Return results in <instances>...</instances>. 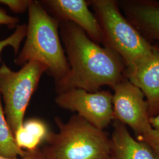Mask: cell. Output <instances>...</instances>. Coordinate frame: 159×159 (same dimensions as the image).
<instances>
[{
    "instance_id": "cell-10",
    "label": "cell",
    "mask_w": 159,
    "mask_h": 159,
    "mask_svg": "<svg viewBox=\"0 0 159 159\" xmlns=\"http://www.w3.org/2000/svg\"><path fill=\"white\" fill-rule=\"evenodd\" d=\"M125 77L142 91L148 104L149 117L159 114V49L132 70H125Z\"/></svg>"
},
{
    "instance_id": "cell-8",
    "label": "cell",
    "mask_w": 159,
    "mask_h": 159,
    "mask_svg": "<svg viewBox=\"0 0 159 159\" xmlns=\"http://www.w3.org/2000/svg\"><path fill=\"white\" fill-rule=\"evenodd\" d=\"M40 2L58 21H70L85 31L92 41L100 45L102 33L95 15L84 0H46Z\"/></svg>"
},
{
    "instance_id": "cell-13",
    "label": "cell",
    "mask_w": 159,
    "mask_h": 159,
    "mask_svg": "<svg viewBox=\"0 0 159 159\" xmlns=\"http://www.w3.org/2000/svg\"><path fill=\"white\" fill-rule=\"evenodd\" d=\"M27 25L23 24L18 25L15 31L4 40L0 41V57L1 52L8 46L12 47L14 53L17 55L21 46V42L26 37Z\"/></svg>"
},
{
    "instance_id": "cell-9",
    "label": "cell",
    "mask_w": 159,
    "mask_h": 159,
    "mask_svg": "<svg viewBox=\"0 0 159 159\" xmlns=\"http://www.w3.org/2000/svg\"><path fill=\"white\" fill-rule=\"evenodd\" d=\"M120 8L125 18L150 43L159 45V1L120 0Z\"/></svg>"
},
{
    "instance_id": "cell-4",
    "label": "cell",
    "mask_w": 159,
    "mask_h": 159,
    "mask_svg": "<svg viewBox=\"0 0 159 159\" xmlns=\"http://www.w3.org/2000/svg\"><path fill=\"white\" fill-rule=\"evenodd\" d=\"M58 133L50 132L41 149L46 159H110L111 140L78 114L63 122L54 118Z\"/></svg>"
},
{
    "instance_id": "cell-12",
    "label": "cell",
    "mask_w": 159,
    "mask_h": 159,
    "mask_svg": "<svg viewBox=\"0 0 159 159\" xmlns=\"http://www.w3.org/2000/svg\"><path fill=\"white\" fill-rule=\"evenodd\" d=\"M27 153L28 151L21 149L16 143L14 134L6 119L0 93V156L17 159L23 157Z\"/></svg>"
},
{
    "instance_id": "cell-1",
    "label": "cell",
    "mask_w": 159,
    "mask_h": 159,
    "mask_svg": "<svg viewBox=\"0 0 159 159\" xmlns=\"http://www.w3.org/2000/svg\"><path fill=\"white\" fill-rule=\"evenodd\" d=\"M59 29L70 69L63 79L55 83L57 94L73 89L93 93L104 85L111 88L126 77L121 58L92 41L79 26L60 21Z\"/></svg>"
},
{
    "instance_id": "cell-5",
    "label": "cell",
    "mask_w": 159,
    "mask_h": 159,
    "mask_svg": "<svg viewBox=\"0 0 159 159\" xmlns=\"http://www.w3.org/2000/svg\"><path fill=\"white\" fill-rule=\"evenodd\" d=\"M44 73L46 66L37 61L26 63L18 71H12L5 63L0 67V93L6 119L14 136L23 125L30 101Z\"/></svg>"
},
{
    "instance_id": "cell-15",
    "label": "cell",
    "mask_w": 159,
    "mask_h": 159,
    "mask_svg": "<svg viewBox=\"0 0 159 159\" xmlns=\"http://www.w3.org/2000/svg\"><path fill=\"white\" fill-rule=\"evenodd\" d=\"M138 140L145 143L159 159V130L152 129Z\"/></svg>"
},
{
    "instance_id": "cell-3",
    "label": "cell",
    "mask_w": 159,
    "mask_h": 159,
    "mask_svg": "<svg viewBox=\"0 0 159 159\" xmlns=\"http://www.w3.org/2000/svg\"><path fill=\"white\" fill-rule=\"evenodd\" d=\"M95 13L102 33L103 47L113 51L132 70L149 57L156 47L146 40L121 12L119 1H88Z\"/></svg>"
},
{
    "instance_id": "cell-6",
    "label": "cell",
    "mask_w": 159,
    "mask_h": 159,
    "mask_svg": "<svg viewBox=\"0 0 159 159\" xmlns=\"http://www.w3.org/2000/svg\"><path fill=\"white\" fill-rule=\"evenodd\" d=\"M55 102L61 108L78 115L97 129L103 130L114 120L113 94L102 90L89 92L73 89L57 94Z\"/></svg>"
},
{
    "instance_id": "cell-19",
    "label": "cell",
    "mask_w": 159,
    "mask_h": 159,
    "mask_svg": "<svg viewBox=\"0 0 159 159\" xmlns=\"http://www.w3.org/2000/svg\"><path fill=\"white\" fill-rule=\"evenodd\" d=\"M149 123L154 130H159V114L149 117Z\"/></svg>"
},
{
    "instance_id": "cell-18",
    "label": "cell",
    "mask_w": 159,
    "mask_h": 159,
    "mask_svg": "<svg viewBox=\"0 0 159 159\" xmlns=\"http://www.w3.org/2000/svg\"><path fill=\"white\" fill-rule=\"evenodd\" d=\"M0 159H46L41 149L36 148L33 151H28V153L23 157H18L17 159H10L0 156Z\"/></svg>"
},
{
    "instance_id": "cell-7",
    "label": "cell",
    "mask_w": 159,
    "mask_h": 159,
    "mask_svg": "<svg viewBox=\"0 0 159 159\" xmlns=\"http://www.w3.org/2000/svg\"><path fill=\"white\" fill-rule=\"evenodd\" d=\"M111 89L114 120L129 125L138 139L151 130L148 104L142 91L126 77Z\"/></svg>"
},
{
    "instance_id": "cell-16",
    "label": "cell",
    "mask_w": 159,
    "mask_h": 159,
    "mask_svg": "<svg viewBox=\"0 0 159 159\" xmlns=\"http://www.w3.org/2000/svg\"><path fill=\"white\" fill-rule=\"evenodd\" d=\"M33 0H0V4L8 7L14 13H23L28 10Z\"/></svg>"
},
{
    "instance_id": "cell-11",
    "label": "cell",
    "mask_w": 159,
    "mask_h": 159,
    "mask_svg": "<svg viewBox=\"0 0 159 159\" xmlns=\"http://www.w3.org/2000/svg\"><path fill=\"white\" fill-rule=\"evenodd\" d=\"M113 121L110 159H159L145 143L131 136L125 125Z\"/></svg>"
},
{
    "instance_id": "cell-14",
    "label": "cell",
    "mask_w": 159,
    "mask_h": 159,
    "mask_svg": "<svg viewBox=\"0 0 159 159\" xmlns=\"http://www.w3.org/2000/svg\"><path fill=\"white\" fill-rule=\"evenodd\" d=\"M23 127L32 135L39 138L41 141L46 140L50 131L46 123L38 119H30L24 121Z\"/></svg>"
},
{
    "instance_id": "cell-17",
    "label": "cell",
    "mask_w": 159,
    "mask_h": 159,
    "mask_svg": "<svg viewBox=\"0 0 159 159\" xmlns=\"http://www.w3.org/2000/svg\"><path fill=\"white\" fill-rule=\"evenodd\" d=\"M19 19L17 17H12L8 15L6 10L0 8V25H5L10 29L17 27Z\"/></svg>"
},
{
    "instance_id": "cell-2",
    "label": "cell",
    "mask_w": 159,
    "mask_h": 159,
    "mask_svg": "<svg viewBox=\"0 0 159 159\" xmlns=\"http://www.w3.org/2000/svg\"><path fill=\"white\" fill-rule=\"evenodd\" d=\"M28 12L26 39L14 63L18 66L30 61L41 63L57 83L66 76L70 69L60 39V21L47 11L40 1H33Z\"/></svg>"
}]
</instances>
